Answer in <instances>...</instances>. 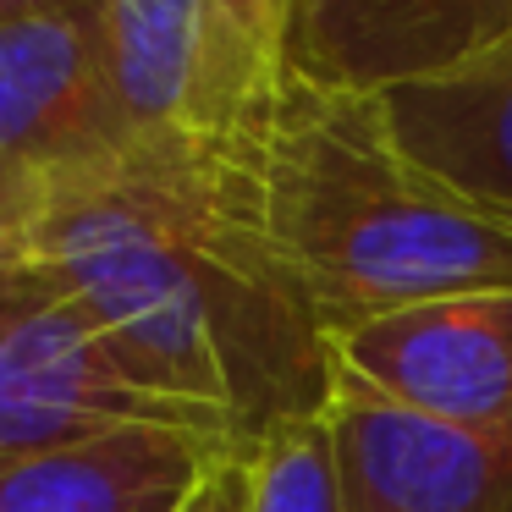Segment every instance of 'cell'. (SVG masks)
Masks as SVG:
<instances>
[{"instance_id":"obj_1","label":"cell","mask_w":512,"mask_h":512,"mask_svg":"<svg viewBox=\"0 0 512 512\" xmlns=\"http://www.w3.org/2000/svg\"><path fill=\"white\" fill-rule=\"evenodd\" d=\"M28 254L144 386L248 441L331 408V336L276 248L248 138L171 127L50 171Z\"/></svg>"},{"instance_id":"obj_2","label":"cell","mask_w":512,"mask_h":512,"mask_svg":"<svg viewBox=\"0 0 512 512\" xmlns=\"http://www.w3.org/2000/svg\"><path fill=\"white\" fill-rule=\"evenodd\" d=\"M259 177L276 248L325 336L512 287V226L435 182L397 144L380 94L287 72L259 138Z\"/></svg>"},{"instance_id":"obj_3","label":"cell","mask_w":512,"mask_h":512,"mask_svg":"<svg viewBox=\"0 0 512 512\" xmlns=\"http://www.w3.org/2000/svg\"><path fill=\"white\" fill-rule=\"evenodd\" d=\"M127 424H177L254 446L232 419L144 386L105 342L94 314L61 287L0 336V457L67 446Z\"/></svg>"},{"instance_id":"obj_4","label":"cell","mask_w":512,"mask_h":512,"mask_svg":"<svg viewBox=\"0 0 512 512\" xmlns=\"http://www.w3.org/2000/svg\"><path fill=\"white\" fill-rule=\"evenodd\" d=\"M127 133L100 0L0 23V188L116 149Z\"/></svg>"},{"instance_id":"obj_5","label":"cell","mask_w":512,"mask_h":512,"mask_svg":"<svg viewBox=\"0 0 512 512\" xmlns=\"http://www.w3.org/2000/svg\"><path fill=\"white\" fill-rule=\"evenodd\" d=\"M331 435L347 512H512V424H435L336 369Z\"/></svg>"},{"instance_id":"obj_6","label":"cell","mask_w":512,"mask_h":512,"mask_svg":"<svg viewBox=\"0 0 512 512\" xmlns=\"http://www.w3.org/2000/svg\"><path fill=\"white\" fill-rule=\"evenodd\" d=\"M342 375L435 424H512V287L463 292L331 336Z\"/></svg>"},{"instance_id":"obj_7","label":"cell","mask_w":512,"mask_h":512,"mask_svg":"<svg viewBox=\"0 0 512 512\" xmlns=\"http://www.w3.org/2000/svg\"><path fill=\"white\" fill-rule=\"evenodd\" d=\"M512 34V0H298L292 72L353 94H386Z\"/></svg>"},{"instance_id":"obj_8","label":"cell","mask_w":512,"mask_h":512,"mask_svg":"<svg viewBox=\"0 0 512 512\" xmlns=\"http://www.w3.org/2000/svg\"><path fill=\"white\" fill-rule=\"evenodd\" d=\"M232 452V435L127 424L0 457V512H182Z\"/></svg>"},{"instance_id":"obj_9","label":"cell","mask_w":512,"mask_h":512,"mask_svg":"<svg viewBox=\"0 0 512 512\" xmlns=\"http://www.w3.org/2000/svg\"><path fill=\"white\" fill-rule=\"evenodd\" d=\"M380 111L435 182L512 226V34L446 72L386 89Z\"/></svg>"},{"instance_id":"obj_10","label":"cell","mask_w":512,"mask_h":512,"mask_svg":"<svg viewBox=\"0 0 512 512\" xmlns=\"http://www.w3.org/2000/svg\"><path fill=\"white\" fill-rule=\"evenodd\" d=\"M298 0H199V67L188 127L259 144L287 89Z\"/></svg>"},{"instance_id":"obj_11","label":"cell","mask_w":512,"mask_h":512,"mask_svg":"<svg viewBox=\"0 0 512 512\" xmlns=\"http://www.w3.org/2000/svg\"><path fill=\"white\" fill-rule=\"evenodd\" d=\"M105 56L127 133L188 127L199 67V0H100Z\"/></svg>"},{"instance_id":"obj_12","label":"cell","mask_w":512,"mask_h":512,"mask_svg":"<svg viewBox=\"0 0 512 512\" xmlns=\"http://www.w3.org/2000/svg\"><path fill=\"white\" fill-rule=\"evenodd\" d=\"M248 512H347L331 419H292L248 452Z\"/></svg>"},{"instance_id":"obj_13","label":"cell","mask_w":512,"mask_h":512,"mask_svg":"<svg viewBox=\"0 0 512 512\" xmlns=\"http://www.w3.org/2000/svg\"><path fill=\"white\" fill-rule=\"evenodd\" d=\"M28 221H34V182L0 188V281L12 276V270L34 265V254H28Z\"/></svg>"},{"instance_id":"obj_14","label":"cell","mask_w":512,"mask_h":512,"mask_svg":"<svg viewBox=\"0 0 512 512\" xmlns=\"http://www.w3.org/2000/svg\"><path fill=\"white\" fill-rule=\"evenodd\" d=\"M254 452V446H248ZM248 452H232L199 490L182 512H248Z\"/></svg>"},{"instance_id":"obj_15","label":"cell","mask_w":512,"mask_h":512,"mask_svg":"<svg viewBox=\"0 0 512 512\" xmlns=\"http://www.w3.org/2000/svg\"><path fill=\"white\" fill-rule=\"evenodd\" d=\"M50 292H56V276H50L45 265H23V270H12V276L0 281V336L12 331L17 320H23L34 303H45Z\"/></svg>"},{"instance_id":"obj_16","label":"cell","mask_w":512,"mask_h":512,"mask_svg":"<svg viewBox=\"0 0 512 512\" xmlns=\"http://www.w3.org/2000/svg\"><path fill=\"white\" fill-rule=\"evenodd\" d=\"M56 6H89V0H0V23L6 17H28V12H56Z\"/></svg>"}]
</instances>
